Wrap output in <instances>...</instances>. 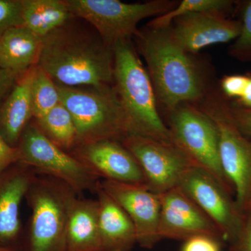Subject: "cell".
I'll use <instances>...</instances> for the list:
<instances>
[{
  "label": "cell",
  "instance_id": "obj_28",
  "mask_svg": "<svg viewBox=\"0 0 251 251\" xmlns=\"http://www.w3.org/2000/svg\"><path fill=\"white\" fill-rule=\"evenodd\" d=\"M226 251H251V210L244 214L241 228Z\"/></svg>",
  "mask_w": 251,
  "mask_h": 251
},
{
  "label": "cell",
  "instance_id": "obj_3",
  "mask_svg": "<svg viewBox=\"0 0 251 251\" xmlns=\"http://www.w3.org/2000/svg\"><path fill=\"white\" fill-rule=\"evenodd\" d=\"M113 53V86L125 110L130 135L173 143L160 114L151 78L131 39L117 41Z\"/></svg>",
  "mask_w": 251,
  "mask_h": 251
},
{
  "label": "cell",
  "instance_id": "obj_8",
  "mask_svg": "<svg viewBox=\"0 0 251 251\" xmlns=\"http://www.w3.org/2000/svg\"><path fill=\"white\" fill-rule=\"evenodd\" d=\"M167 115L172 143L193 166L210 173L234 196L233 188L221 166L215 123L193 104H181Z\"/></svg>",
  "mask_w": 251,
  "mask_h": 251
},
{
  "label": "cell",
  "instance_id": "obj_17",
  "mask_svg": "<svg viewBox=\"0 0 251 251\" xmlns=\"http://www.w3.org/2000/svg\"><path fill=\"white\" fill-rule=\"evenodd\" d=\"M36 66L18 78L0 105V132L14 148L18 146L23 131L33 118L31 85Z\"/></svg>",
  "mask_w": 251,
  "mask_h": 251
},
{
  "label": "cell",
  "instance_id": "obj_27",
  "mask_svg": "<svg viewBox=\"0 0 251 251\" xmlns=\"http://www.w3.org/2000/svg\"><path fill=\"white\" fill-rule=\"evenodd\" d=\"M250 75L242 74L225 75L220 81V90L227 99H239L245 91Z\"/></svg>",
  "mask_w": 251,
  "mask_h": 251
},
{
  "label": "cell",
  "instance_id": "obj_13",
  "mask_svg": "<svg viewBox=\"0 0 251 251\" xmlns=\"http://www.w3.org/2000/svg\"><path fill=\"white\" fill-rule=\"evenodd\" d=\"M100 186L129 216L137 234V244L152 249L161 240L158 234L161 196L145 185L125 184L103 179Z\"/></svg>",
  "mask_w": 251,
  "mask_h": 251
},
{
  "label": "cell",
  "instance_id": "obj_23",
  "mask_svg": "<svg viewBox=\"0 0 251 251\" xmlns=\"http://www.w3.org/2000/svg\"><path fill=\"white\" fill-rule=\"evenodd\" d=\"M235 1L230 0H183L169 12L155 18L148 27L161 29L170 27L175 18L192 13H218L228 16L234 9Z\"/></svg>",
  "mask_w": 251,
  "mask_h": 251
},
{
  "label": "cell",
  "instance_id": "obj_21",
  "mask_svg": "<svg viewBox=\"0 0 251 251\" xmlns=\"http://www.w3.org/2000/svg\"><path fill=\"white\" fill-rule=\"evenodd\" d=\"M25 27L44 39L74 17L64 0H21Z\"/></svg>",
  "mask_w": 251,
  "mask_h": 251
},
{
  "label": "cell",
  "instance_id": "obj_1",
  "mask_svg": "<svg viewBox=\"0 0 251 251\" xmlns=\"http://www.w3.org/2000/svg\"><path fill=\"white\" fill-rule=\"evenodd\" d=\"M38 66L64 87L113 85V48L97 31L73 18L43 39Z\"/></svg>",
  "mask_w": 251,
  "mask_h": 251
},
{
  "label": "cell",
  "instance_id": "obj_34",
  "mask_svg": "<svg viewBox=\"0 0 251 251\" xmlns=\"http://www.w3.org/2000/svg\"><path fill=\"white\" fill-rule=\"evenodd\" d=\"M0 251H16L14 249H11L9 247H5V246H0Z\"/></svg>",
  "mask_w": 251,
  "mask_h": 251
},
{
  "label": "cell",
  "instance_id": "obj_32",
  "mask_svg": "<svg viewBox=\"0 0 251 251\" xmlns=\"http://www.w3.org/2000/svg\"><path fill=\"white\" fill-rule=\"evenodd\" d=\"M21 76L0 68V102L9 94Z\"/></svg>",
  "mask_w": 251,
  "mask_h": 251
},
{
  "label": "cell",
  "instance_id": "obj_2",
  "mask_svg": "<svg viewBox=\"0 0 251 251\" xmlns=\"http://www.w3.org/2000/svg\"><path fill=\"white\" fill-rule=\"evenodd\" d=\"M136 38L157 103L167 114L181 104L197 105L214 88L206 64L181 49L169 27H147Z\"/></svg>",
  "mask_w": 251,
  "mask_h": 251
},
{
  "label": "cell",
  "instance_id": "obj_29",
  "mask_svg": "<svg viewBox=\"0 0 251 251\" xmlns=\"http://www.w3.org/2000/svg\"><path fill=\"white\" fill-rule=\"evenodd\" d=\"M222 243L209 236H197L184 241L181 251H222Z\"/></svg>",
  "mask_w": 251,
  "mask_h": 251
},
{
  "label": "cell",
  "instance_id": "obj_5",
  "mask_svg": "<svg viewBox=\"0 0 251 251\" xmlns=\"http://www.w3.org/2000/svg\"><path fill=\"white\" fill-rule=\"evenodd\" d=\"M57 86L61 103L70 112L75 123L76 147L105 140L121 141L130 135L128 120L113 85L88 90Z\"/></svg>",
  "mask_w": 251,
  "mask_h": 251
},
{
  "label": "cell",
  "instance_id": "obj_24",
  "mask_svg": "<svg viewBox=\"0 0 251 251\" xmlns=\"http://www.w3.org/2000/svg\"><path fill=\"white\" fill-rule=\"evenodd\" d=\"M34 120L40 118L61 103L58 86L41 67L34 68L31 85Z\"/></svg>",
  "mask_w": 251,
  "mask_h": 251
},
{
  "label": "cell",
  "instance_id": "obj_16",
  "mask_svg": "<svg viewBox=\"0 0 251 251\" xmlns=\"http://www.w3.org/2000/svg\"><path fill=\"white\" fill-rule=\"evenodd\" d=\"M37 175L20 163L0 173V246L9 247L19 237L20 206Z\"/></svg>",
  "mask_w": 251,
  "mask_h": 251
},
{
  "label": "cell",
  "instance_id": "obj_9",
  "mask_svg": "<svg viewBox=\"0 0 251 251\" xmlns=\"http://www.w3.org/2000/svg\"><path fill=\"white\" fill-rule=\"evenodd\" d=\"M17 148L18 163L32 168L38 175L60 180L78 197L85 192H97L100 178L75 157L50 141L34 121H31L23 131Z\"/></svg>",
  "mask_w": 251,
  "mask_h": 251
},
{
  "label": "cell",
  "instance_id": "obj_6",
  "mask_svg": "<svg viewBox=\"0 0 251 251\" xmlns=\"http://www.w3.org/2000/svg\"><path fill=\"white\" fill-rule=\"evenodd\" d=\"M195 105L215 123L223 171L233 188L238 207L245 214L251 210V138L234 123L230 102L220 89L214 87Z\"/></svg>",
  "mask_w": 251,
  "mask_h": 251
},
{
  "label": "cell",
  "instance_id": "obj_14",
  "mask_svg": "<svg viewBox=\"0 0 251 251\" xmlns=\"http://www.w3.org/2000/svg\"><path fill=\"white\" fill-rule=\"evenodd\" d=\"M168 27L181 49L196 54L208 46L235 40L242 22L218 13H192L175 18Z\"/></svg>",
  "mask_w": 251,
  "mask_h": 251
},
{
  "label": "cell",
  "instance_id": "obj_10",
  "mask_svg": "<svg viewBox=\"0 0 251 251\" xmlns=\"http://www.w3.org/2000/svg\"><path fill=\"white\" fill-rule=\"evenodd\" d=\"M120 142L139 163L147 187L157 194L177 186L186 171L194 166L173 143L138 135H127Z\"/></svg>",
  "mask_w": 251,
  "mask_h": 251
},
{
  "label": "cell",
  "instance_id": "obj_25",
  "mask_svg": "<svg viewBox=\"0 0 251 251\" xmlns=\"http://www.w3.org/2000/svg\"><path fill=\"white\" fill-rule=\"evenodd\" d=\"M242 9V29L228 53L238 60L251 63V0L245 1Z\"/></svg>",
  "mask_w": 251,
  "mask_h": 251
},
{
  "label": "cell",
  "instance_id": "obj_26",
  "mask_svg": "<svg viewBox=\"0 0 251 251\" xmlns=\"http://www.w3.org/2000/svg\"><path fill=\"white\" fill-rule=\"evenodd\" d=\"M23 25L21 0H0V37L10 28Z\"/></svg>",
  "mask_w": 251,
  "mask_h": 251
},
{
  "label": "cell",
  "instance_id": "obj_12",
  "mask_svg": "<svg viewBox=\"0 0 251 251\" xmlns=\"http://www.w3.org/2000/svg\"><path fill=\"white\" fill-rule=\"evenodd\" d=\"M160 196L161 239L186 241L197 236H209L225 242L215 224L179 186Z\"/></svg>",
  "mask_w": 251,
  "mask_h": 251
},
{
  "label": "cell",
  "instance_id": "obj_15",
  "mask_svg": "<svg viewBox=\"0 0 251 251\" xmlns=\"http://www.w3.org/2000/svg\"><path fill=\"white\" fill-rule=\"evenodd\" d=\"M70 153L99 178L146 186L139 163L118 140H105L79 145Z\"/></svg>",
  "mask_w": 251,
  "mask_h": 251
},
{
  "label": "cell",
  "instance_id": "obj_31",
  "mask_svg": "<svg viewBox=\"0 0 251 251\" xmlns=\"http://www.w3.org/2000/svg\"><path fill=\"white\" fill-rule=\"evenodd\" d=\"M230 105L234 123L243 134L251 138V108H242L236 103Z\"/></svg>",
  "mask_w": 251,
  "mask_h": 251
},
{
  "label": "cell",
  "instance_id": "obj_33",
  "mask_svg": "<svg viewBox=\"0 0 251 251\" xmlns=\"http://www.w3.org/2000/svg\"><path fill=\"white\" fill-rule=\"evenodd\" d=\"M237 105L245 108H251V76L242 97L237 100Z\"/></svg>",
  "mask_w": 251,
  "mask_h": 251
},
{
  "label": "cell",
  "instance_id": "obj_19",
  "mask_svg": "<svg viewBox=\"0 0 251 251\" xmlns=\"http://www.w3.org/2000/svg\"><path fill=\"white\" fill-rule=\"evenodd\" d=\"M68 251H105L97 200L77 197L69 213L67 227Z\"/></svg>",
  "mask_w": 251,
  "mask_h": 251
},
{
  "label": "cell",
  "instance_id": "obj_22",
  "mask_svg": "<svg viewBox=\"0 0 251 251\" xmlns=\"http://www.w3.org/2000/svg\"><path fill=\"white\" fill-rule=\"evenodd\" d=\"M41 131L67 152L77 146V130L70 112L62 103L40 118L34 120Z\"/></svg>",
  "mask_w": 251,
  "mask_h": 251
},
{
  "label": "cell",
  "instance_id": "obj_20",
  "mask_svg": "<svg viewBox=\"0 0 251 251\" xmlns=\"http://www.w3.org/2000/svg\"><path fill=\"white\" fill-rule=\"evenodd\" d=\"M43 39L24 25L11 27L0 37V68L22 75L37 65Z\"/></svg>",
  "mask_w": 251,
  "mask_h": 251
},
{
  "label": "cell",
  "instance_id": "obj_30",
  "mask_svg": "<svg viewBox=\"0 0 251 251\" xmlns=\"http://www.w3.org/2000/svg\"><path fill=\"white\" fill-rule=\"evenodd\" d=\"M19 150L11 146L0 132V173L19 162Z\"/></svg>",
  "mask_w": 251,
  "mask_h": 251
},
{
  "label": "cell",
  "instance_id": "obj_4",
  "mask_svg": "<svg viewBox=\"0 0 251 251\" xmlns=\"http://www.w3.org/2000/svg\"><path fill=\"white\" fill-rule=\"evenodd\" d=\"M77 197L60 180L46 175L36 176L25 196L31 211L27 251H68L69 213Z\"/></svg>",
  "mask_w": 251,
  "mask_h": 251
},
{
  "label": "cell",
  "instance_id": "obj_11",
  "mask_svg": "<svg viewBox=\"0 0 251 251\" xmlns=\"http://www.w3.org/2000/svg\"><path fill=\"white\" fill-rule=\"evenodd\" d=\"M179 186L215 224L227 244L242 226L244 214L233 196L210 173L191 167L180 179Z\"/></svg>",
  "mask_w": 251,
  "mask_h": 251
},
{
  "label": "cell",
  "instance_id": "obj_7",
  "mask_svg": "<svg viewBox=\"0 0 251 251\" xmlns=\"http://www.w3.org/2000/svg\"><path fill=\"white\" fill-rule=\"evenodd\" d=\"M74 17L88 23L107 45L140 34L138 25L145 18L158 17L176 7L179 1L152 0L125 3L118 0H64Z\"/></svg>",
  "mask_w": 251,
  "mask_h": 251
},
{
  "label": "cell",
  "instance_id": "obj_18",
  "mask_svg": "<svg viewBox=\"0 0 251 251\" xmlns=\"http://www.w3.org/2000/svg\"><path fill=\"white\" fill-rule=\"evenodd\" d=\"M99 225L105 251H131L137 244L134 225L126 212L99 185Z\"/></svg>",
  "mask_w": 251,
  "mask_h": 251
}]
</instances>
